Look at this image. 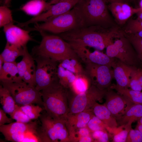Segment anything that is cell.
<instances>
[{"instance_id":"6da1fadb","label":"cell","mask_w":142,"mask_h":142,"mask_svg":"<svg viewBox=\"0 0 142 142\" xmlns=\"http://www.w3.org/2000/svg\"><path fill=\"white\" fill-rule=\"evenodd\" d=\"M121 33L117 26L106 28L98 26L84 27L61 33L59 36L64 40L86 47L102 50L113 42Z\"/></svg>"},{"instance_id":"7a4b0ae2","label":"cell","mask_w":142,"mask_h":142,"mask_svg":"<svg viewBox=\"0 0 142 142\" xmlns=\"http://www.w3.org/2000/svg\"><path fill=\"white\" fill-rule=\"evenodd\" d=\"M106 0H80L75 6L85 27L109 28L119 26L109 12Z\"/></svg>"},{"instance_id":"3957f363","label":"cell","mask_w":142,"mask_h":142,"mask_svg":"<svg viewBox=\"0 0 142 142\" xmlns=\"http://www.w3.org/2000/svg\"><path fill=\"white\" fill-rule=\"evenodd\" d=\"M40 92L46 113L53 118L65 121L69 111V89L58 80Z\"/></svg>"},{"instance_id":"277c9868","label":"cell","mask_w":142,"mask_h":142,"mask_svg":"<svg viewBox=\"0 0 142 142\" xmlns=\"http://www.w3.org/2000/svg\"><path fill=\"white\" fill-rule=\"evenodd\" d=\"M39 32L42 39L40 44L32 49L34 57H45L58 62L71 58H79L69 44L60 36Z\"/></svg>"},{"instance_id":"5b68a950","label":"cell","mask_w":142,"mask_h":142,"mask_svg":"<svg viewBox=\"0 0 142 142\" xmlns=\"http://www.w3.org/2000/svg\"><path fill=\"white\" fill-rule=\"evenodd\" d=\"M36 23L33 29L34 30L48 31L55 34L85 27L75 5L68 12L49 21L41 24Z\"/></svg>"},{"instance_id":"8992f818","label":"cell","mask_w":142,"mask_h":142,"mask_svg":"<svg viewBox=\"0 0 142 142\" xmlns=\"http://www.w3.org/2000/svg\"><path fill=\"white\" fill-rule=\"evenodd\" d=\"M1 84L10 93L16 104L22 106L29 104H36L43 106L40 92L35 87L22 81L19 82H1Z\"/></svg>"},{"instance_id":"52a82bcc","label":"cell","mask_w":142,"mask_h":142,"mask_svg":"<svg viewBox=\"0 0 142 142\" xmlns=\"http://www.w3.org/2000/svg\"><path fill=\"white\" fill-rule=\"evenodd\" d=\"M108 89L101 90L92 84L86 91L78 94L74 93L69 90L68 114H75L92 109L97 101H102Z\"/></svg>"},{"instance_id":"ba28073f","label":"cell","mask_w":142,"mask_h":142,"mask_svg":"<svg viewBox=\"0 0 142 142\" xmlns=\"http://www.w3.org/2000/svg\"><path fill=\"white\" fill-rule=\"evenodd\" d=\"M106 48V54L130 66L142 68V64L133 46L124 34Z\"/></svg>"},{"instance_id":"9c48e42d","label":"cell","mask_w":142,"mask_h":142,"mask_svg":"<svg viewBox=\"0 0 142 142\" xmlns=\"http://www.w3.org/2000/svg\"><path fill=\"white\" fill-rule=\"evenodd\" d=\"M37 63L36 88L39 91L58 80V62L42 56L34 57Z\"/></svg>"},{"instance_id":"30bf717a","label":"cell","mask_w":142,"mask_h":142,"mask_svg":"<svg viewBox=\"0 0 142 142\" xmlns=\"http://www.w3.org/2000/svg\"><path fill=\"white\" fill-rule=\"evenodd\" d=\"M39 118L42 128L50 142H71L65 121L53 118L45 111Z\"/></svg>"},{"instance_id":"8fae6325","label":"cell","mask_w":142,"mask_h":142,"mask_svg":"<svg viewBox=\"0 0 142 142\" xmlns=\"http://www.w3.org/2000/svg\"><path fill=\"white\" fill-rule=\"evenodd\" d=\"M85 64V72L90 79L92 84L101 90L109 88L114 78L111 67L93 63Z\"/></svg>"},{"instance_id":"7c38bea8","label":"cell","mask_w":142,"mask_h":142,"mask_svg":"<svg viewBox=\"0 0 142 142\" xmlns=\"http://www.w3.org/2000/svg\"><path fill=\"white\" fill-rule=\"evenodd\" d=\"M80 0H67L52 5L46 11L36 16L27 22L19 23V26H28L32 23H37L39 22H45L70 11Z\"/></svg>"},{"instance_id":"4fadbf2b","label":"cell","mask_w":142,"mask_h":142,"mask_svg":"<svg viewBox=\"0 0 142 142\" xmlns=\"http://www.w3.org/2000/svg\"><path fill=\"white\" fill-rule=\"evenodd\" d=\"M79 58L85 64L93 63L111 67L114 58L109 57L100 51L96 50L90 52L87 47L76 44L68 43Z\"/></svg>"},{"instance_id":"5bb4252c","label":"cell","mask_w":142,"mask_h":142,"mask_svg":"<svg viewBox=\"0 0 142 142\" xmlns=\"http://www.w3.org/2000/svg\"><path fill=\"white\" fill-rule=\"evenodd\" d=\"M22 56L21 60L17 64L19 75L23 81L35 87L36 66L34 59L28 52L27 46Z\"/></svg>"},{"instance_id":"9a60e30c","label":"cell","mask_w":142,"mask_h":142,"mask_svg":"<svg viewBox=\"0 0 142 142\" xmlns=\"http://www.w3.org/2000/svg\"><path fill=\"white\" fill-rule=\"evenodd\" d=\"M108 7L116 22L120 27L124 26L140 9L139 7L133 8L125 2L110 3Z\"/></svg>"},{"instance_id":"2e32d148","label":"cell","mask_w":142,"mask_h":142,"mask_svg":"<svg viewBox=\"0 0 142 142\" xmlns=\"http://www.w3.org/2000/svg\"><path fill=\"white\" fill-rule=\"evenodd\" d=\"M7 42L19 47H24L27 43L34 40L28 31L24 30L11 23L3 27Z\"/></svg>"},{"instance_id":"e0dca14e","label":"cell","mask_w":142,"mask_h":142,"mask_svg":"<svg viewBox=\"0 0 142 142\" xmlns=\"http://www.w3.org/2000/svg\"><path fill=\"white\" fill-rule=\"evenodd\" d=\"M105 97L106 101L104 104L115 118L124 111L128 104L132 103L123 95L109 88Z\"/></svg>"},{"instance_id":"ac0fdd59","label":"cell","mask_w":142,"mask_h":142,"mask_svg":"<svg viewBox=\"0 0 142 142\" xmlns=\"http://www.w3.org/2000/svg\"><path fill=\"white\" fill-rule=\"evenodd\" d=\"M94 115L92 109L75 114H68L65 121L71 142L75 133L79 129L87 127Z\"/></svg>"},{"instance_id":"d6986e66","label":"cell","mask_w":142,"mask_h":142,"mask_svg":"<svg viewBox=\"0 0 142 142\" xmlns=\"http://www.w3.org/2000/svg\"><path fill=\"white\" fill-rule=\"evenodd\" d=\"M40 126L36 121L28 123L16 121L0 126V131L4 136L19 133L36 132Z\"/></svg>"},{"instance_id":"ffe728a7","label":"cell","mask_w":142,"mask_h":142,"mask_svg":"<svg viewBox=\"0 0 142 142\" xmlns=\"http://www.w3.org/2000/svg\"><path fill=\"white\" fill-rule=\"evenodd\" d=\"M134 67L128 65L119 60L113 66L114 78L116 85L120 87L128 88L131 74Z\"/></svg>"},{"instance_id":"44dd1931","label":"cell","mask_w":142,"mask_h":142,"mask_svg":"<svg viewBox=\"0 0 142 142\" xmlns=\"http://www.w3.org/2000/svg\"><path fill=\"white\" fill-rule=\"evenodd\" d=\"M142 117V104L130 103L124 111L115 118L119 125L132 124Z\"/></svg>"},{"instance_id":"7402d4cb","label":"cell","mask_w":142,"mask_h":142,"mask_svg":"<svg viewBox=\"0 0 142 142\" xmlns=\"http://www.w3.org/2000/svg\"><path fill=\"white\" fill-rule=\"evenodd\" d=\"M92 109L94 115L106 126L111 128L118 126L116 119L104 104H100L96 102Z\"/></svg>"},{"instance_id":"603a6c76","label":"cell","mask_w":142,"mask_h":142,"mask_svg":"<svg viewBox=\"0 0 142 142\" xmlns=\"http://www.w3.org/2000/svg\"><path fill=\"white\" fill-rule=\"evenodd\" d=\"M51 5L44 0H31L23 5L21 9L27 14L36 16L47 11Z\"/></svg>"},{"instance_id":"cb8c5ba5","label":"cell","mask_w":142,"mask_h":142,"mask_svg":"<svg viewBox=\"0 0 142 142\" xmlns=\"http://www.w3.org/2000/svg\"><path fill=\"white\" fill-rule=\"evenodd\" d=\"M17 64L15 62L4 63L2 69L0 71V82L23 81L19 75Z\"/></svg>"},{"instance_id":"d4e9b609","label":"cell","mask_w":142,"mask_h":142,"mask_svg":"<svg viewBox=\"0 0 142 142\" xmlns=\"http://www.w3.org/2000/svg\"><path fill=\"white\" fill-rule=\"evenodd\" d=\"M26 46L24 47H19L7 42L4 49L0 55L4 62H14L18 57L23 55Z\"/></svg>"},{"instance_id":"484cf974","label":"cell","mask_w":142,"mask_h":142,"mask_svg":"<svg viewBox=\"0 0 142 142\" xmlns=\"http://www.w3.org/2000/svg\"><path fill=\"white\" fill-rule=\"evenodd\" d=\"M0 102L2 109L10 116L14 111L16 104L9 92L1 84L0 86Z\"/></svg>"},{"instance_id":"4316f807","label":"cell","mask_w":142,"mask_h":142,"mask_svg":"<svg viewBox=\"0 0 142 142\" xmlns=\"http://www.w3.org/2000/svg\"><path fill=\"white\" fill-rule=\"evenodd\" d=\"M131 124H127L111 128L106 126L105 128L112 137L113 141L125 142L129 132L132 128Z\"/></svg>"},{"instance_id":"83f0119b","label":"cell","mask_w":142,"mask_h":142,"mask_svg":"<svg viewBox=\"0 0 142 142\" xmlns=\"http://www.w3.org/2000/svg\"><path fill=\"white\" fill-rule=\"evenodd\" d=\"M91 85L90 79L85 73L77 76L69 89L74 93L78 94L86 91Z\"/></svg>"},{"instance_id":"f1b7e54d","label":"cell","mask_w":142,"mask_h":142,"mask_svg":"<svg viewBox=\"0 0 142 142\" xmlns=\"http://www.w3.org/2000/svg\"><path fill=\"white\" fill-rule=\"evenodd\" d=\"M109 88L116 90L118 93L125 97L133 103L142 104V91L120 87L115 84L110 86Z\"/></svg>"},{"instance_id":"f546056e","label":"cell","mask_w":142,"mask_h":142,"mask_svg":"<svg viewBox=\"0 0 142 142\" xmlns=\"http://www.w3.org/2000/svg\"><path fill=\"white\" fill-rule=\"evenodd\" d=\"M121 29L126 34L142 38V20L130 18Z\"/></svg>"},{"instance_id":"4dcf8cb0","label":"cell","mask_w":142,"mask_h":142,"mask_svg":"<svg viewBox=\"0 0 142 142\" xmlns=\"http://www.w3.org/2000/svg\"><path fill=\"white\" fill-rule=\"evenodd\" d=\"M59 62V65L73 73L77 76L85 73L84 69L79 62L78 58H68Z\"/></svg>"},{"instance_id":"1f68e13d","label":"cell","mask_w":142,"mask_h":142,"mask_svg":"<svg viewBox=\"0 0 142 142\" xmlns=\"http://www.w3.org/2000/svg\"><path fill=\"white\" fill-rule=\"evenodd\" d=\"M57 74L59 82L68 89L77 77L73 73L59 64L58 67Z\"/></svg>"},{"instance_id":"d6a6232c","label":"cell","mask_w":142,"mask_h":142,"mask_svg":"<svg viewBox=\"0 0 142 142\" xmlns=\"http://www.w3.org/2000/svg\"><path fill=\"white\" fill-rule=\"evenodd\" d=\"M22 110L31 120H36L39 118L43 109L41 106L34 104H29L21 106Z\"/></svg>"},{"instance_id":"836d02e7","label":"cell","mask_w":142,"mask_h":142,"mask_svg":"<svg viewBox=\"0 0 142 142\" xmlns=\"http://www.w3.org/2000/svg\"><path fill=\"white\" fill-rule=\"evenodd\" d=\"M11 11L8 7L3 5L0 7V26H4L14 23Z\"/></svg>"},{"instance_id":"e575fe53","label":"cell","mask_w":142,"mask_h":142,"mask_svg":"<svg viewBox=\"0 0 142 142\" xmlns=\"http://www.w3.org/2000/svg\"><path fill=\"white\" fill-rule=\"evenodd\" d=\"M134 48L142 64V38L124 33Z\"/></svg>"},{"instance_id":"d590c367","label":"cell","mask_w":142,"mask_h":142,"mask_svg":"<svg viewBox=\"0 0 142 142\" xmlns=\"http://www.w3.org/2000/svg\"><path fill=\"white\" fill-rule=\"evenodd\" d=\"M106 126L101 120L94 115L88 122L87 127L92 132L98 130H106L105 128Z\"/></svg>"},{"instance_id":"8d00e7d4","label":"cell","mask_w":142,"mask_h":142,"mask_svg":"<svg viewBox=\"0 0 142 142\" xmlns=\"http://www.w3.org/2000/svg\"><path fill=\"white\" fill-rule=\"evenodd\" d=\"M10 116L13 120L18 122L28 123L32 121V120L22 110L20 106L17 105L14 111Z\"/></svg>"},{"instance_id":"74e56055","label":"cell","mask_w":142,"mask_h":142,"mask_svg":"<svg viewBox=\"0 0 142 142\" xmlns=\"http://www.w3.org/2000/svg\"><path fill=\"white\" fill-rule=\"evenodd\" d=\"M138 68L133 67L131 74L129 88L135 90L142 91V87L138 78Z\"/></svg>"},{"instance_id":"f35d334b","label":"cell","mask_w":142,"mask_h":142,"mask_svg":"<svg viewBox=\"0 0 142 142\" xmlns=\"http://www.w3.org/2000/svg\"><path fill=\"white\" fill-rule=\"evenodd\" d=\"M91 135L95 142L109 141V136L106 130H98L93 132H92Z\"/></svg>"},{"instance_id":"ab89813d","label":"cell","mask_w":142,"mask_h":142,"mask_svg":"<svg viewBox=\"0 0 142 142\" xmlns=\"http://www.w3.org/2000/svg\"><path fill=\"white\" fill-rule=\"evenodd\" d=\"M126 142H142V134L138 129L132 128L128 134Z\"/></svg>"},{"instance_id":"60d3db41","label":"cell","mask_w":142,"mask_h":142,"mask_svg":"<svg viewBox=\"0 0 142 142\" xmlns=\"http://www.w3.org/2000/svg\"><path fill=\"white\" fill-rule=\"evenodd\" d=\"M6 114L3 109H0V126L13 122L14 120L11 118H8Z\"/></svg>"},{"instance_id":"b9f144b4","label":"cell","mask_w":142,"mask_h":142,"mask_svg":"<svg viewBox=\"0 0 142 142\" xmlns=\"http://www.w3.org/2000/svg\"><path fill=\"white\" fill-rule=\"evenodd\" d=\"M92 135L83 136L80 138L78 142H90L94 141Z\"/></svg>"},{"instance_id":"7bdbcfd3","label":"cell","mask_w":142,"mask_h":142,"mask_svg":"<svg viewBox=\"0 0 142 142\" xmlns=\"http://www.w3.org/2000/svg\"><path fill=\"white\" fill-rule=\"evenodd\" d=\"M107 2L110 3L115 2H125L128 1V0H106Z\"/></svg>"},{"instance_id":"ee69618b","label":"cell","mask_w":142,"mask_h":142,"mask_svg":"<svg viewBox=\"0 0 142 142\" xmlns=\"http://www.w3.org/2000/svg\"><path fill=\"white\" fill-rule=\"evenodd\" d=\"M139 8V10L136 13L137 16V18L139 19L142 20V9L140 8Z\"/></svg>"},{"instance_id":"f6af8a7d","label":"cell","mask_w":142,"mask_h":142,"mask_svg":"<svg viewBox=\"0 0 142 142\" xmlns=\"http://www.w3.org/2000/svg\"><path fill=\"white\" fill-rule=\"evenodd\" d=\"M66 0H50L49 2L50 4L52 5L61 2Z\"/></svg>"},{"instance_id":"bcb514c9","label":"cell","mask_w":142,"mask_h":142,"mask_svg":"<svg viewBox=\"0 0 142 142\" xmlns=\"http://www.w3.org/2000/svg\"><path fill=\"white\" fill-rule=\"evenodd\" d=\"M12 0H4V5L7 7H9Z\"/></svg>"},{"instance_id":"7dc6e473","label":"cell","mask_w":142,"mask_h":142,"mask_svg":"<svg viewBox=\"0 0 142 142\" xmlns=\"http://www.w3.org/2000/svg\"><path fill=\"white\" fill-rule=\"evenodd\" d=\"M135 129L139 130L142 134V124H138Z\"/></svg>"},{"instance_id":"c3c4849f","label":"cell","mask_w":142,"mask_h":142,"mask_svg":"<svg viewBox=\"0 0 142 142\" xmlns=\"http://www.w3.org/2000/svg\"><path fill=\"white\" fill-rule=\"evenodd\" d=\"M138 124H142V117L138 120Z\"/></svg>"},{"instance_id":"681fc988","label":"cell","mask_w":142,"mask_h":142,"mask_svg":"<svg viewBox=\"0 0 142 142\" xmlns=\"http://www.w3.org/2000/svg\"><path fill=\"white\" fill-rule=\"evenodd\" d=\"M139 8L142 9V0H140L139 3Z\"/></svg>"},{"instance_id":"f907efd6","label":"cell","mask_w":142,"mask_h":142,"mask_svg":"<svg viewBox=\"0 0 142 142\" xmlns=\"http://www.w3.org/2000/svg\"><path fill=\"white\" fill-rule=\"evenodd\" d=\"M44 0V1H47V0Z\"/></svg>"},{"instance_id":"816d5d0a","label":"cell","mask_w":142,"mask_h":142,"mask_svg":"<svg viewBox=\"0 0 142 142\" xmlns=\"http://www.w3.org/2000/svg\"><path fill=\"white\" fill-rule=\"evenodd\" d=\"M130 0H128V1H130Z\"/></svg>"}]
</instances>
